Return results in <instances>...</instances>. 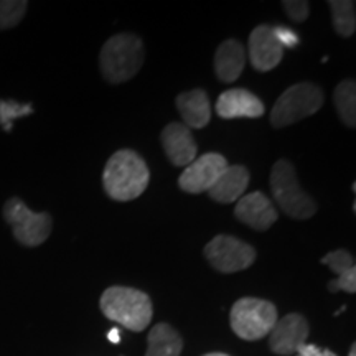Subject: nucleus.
I'll return each mask as SVG.
<instances>
[{
    "label": "nucleus",
    "instance_id": "obj_7",
    "mask_svg": "<svg viewBox=\"0 0 356 356\" xmlns=\"http://www.w3.org/2000/svg\"><path fill=\"white\" fill-rule=\"evenodd\" d=\"M3 220L12 226L13 238L22 246L37 248L50 238L53 220L48 213H35L19 197L8 198L2 210Z\"/></svg>",
    "mask_w": 356,
    "mask_h": 356
},
{
    "label": "nucleus",
    "instance_id": "obj_8",
    "mask_svg": "<svg viewBox=\"0 0 356 356\" xmlns=\"http://www.w3.org/2000/svg\"><path fill=\"white\" fill-rule=\"evenodd\" d=\"M204 257L218 273L233 274L248 269L256 261L254 248L228 234H218L204 246Z\"/></svg>",
    "mask_w": 356,
    "mask_h": 356
},
{
    "label": "nucleus",
    "instance_id": "obj_9",
    "mask_svg": "<svg viewBox=\"0 0 356 356\" xmlns=\"http://www.w3.org/2000/svg\"><path fill=\"white\" fill-rule=\"evenodd\" d=\"M226 167H228V160L221 154H204L185 168L178 178V186L191 195L203 193L215 185V181L225 172Z\"/></svg>",
    "mask_w": 356,
    "mask_h": 356
},
{
    "label": "nucleus",
    "instance_id": "obj_3",
    "mask_svg": "<svg viewBox=\"0 0 356 356\" xmlns=\"http://www.w3.org/2000/svg\"><path fill=\"white\" fill-rule=\"evenodd\" d=\"M144 43L132 33H119L104 43L99 53L102 76L111 84H119L136 76L144 65Z\"/></svg>",
    "mask_w": 356,
    "mask_h": 356
},
{
    "label": "nucleus",
    "instance_id": "obj_29",
    "mask_svg": "<svg viewBox=\"0 0 356 356\" xmlns=\"http://www.w3.org/2000/svg\"><path fill=\"white\" fill-rule=\"evenodd\" d=\"M348 356H356V345L353 343L351 345V348H350V355Z\"/></svg>",
    "mask_w": 356,
    "mask_h": 356
},
{
    "label": "nucleus",
    "instance_id": "obj_6",
    "mask_svg": "<svg viewBox=\"0 0 356 356\" xmlns=\"http://www.w3.org/2000/svg\"><path fill=\"white\" fill-rule=\"evenodd\" d=\"M233 332L246 341H256L267 337L277 322V309L270 302L244 297L233 305L229 314Z\"/></svg>",
    "mask_w": 356,
    "mask_h": 356
},
{
    "label": "nucleus",
    "instance_id": "obj_26",
    "mask_svg": "<svg viewBox=\"0 0 356 356\" xmlns=\"http://www.w3.org/2000/svg\"><path fill=\"white\" fill-rule=\"evenodd\" d=\"M273 33L277 38V42L282 44V48H296L300 43L299 35L287 26H273Z\"/></svg>",
    "mask_w": 356,
    "mask_h": 356
},
{
    "label": "nucleus",
    "instance_id": "obj_21",
    "mask_svg": "<svg viewBox=\"0 0 356 356\" xmlns=\"http://www.w3.org/2000/svg\"><path fill=\"white\" fill-rule=\"evenodd\" d=\"M29 2L25 0H0V30L17 26L24 19Z\"/></svg>",
    "mask_w": 356,
    "mask_h": 356
},
{
    "label": "nucleus",
    "instance_id": "obj_23",
    "mask_svg": "<svg viewBox=\"0 0 356 356\" xmlns=\"http://www.w3.org/2000/svg\"><path fill=\"white\" fill-rule=\"evenodd\" d=\"M320 262L330 267V270L333 274H337V277L355 267V257L346 249H337V251L328 252Z\"/></svg>",
    "mask_w": 356,
    "mask_h": 356
},
{
    "label": "nucleus",
    "instance_id": "obj_16",
    "mask_svg": "<svg viewBox=\"0 0 356 356\" xmlns=\"http://www.w3.org/2000/svg\"><path fill=\"white\" fill-rule=\"evenodd\" d=\"M249 185V172L243 165H228L215 185L208 190L210 197L218 203H234L243 197Z\"/></svg>",
    "mask_w": 356,
    "mask_h": 356
},
{
    "label": "nucleus",
    "instance_id": "obj_27",
    "mask_svg": "<svg viewBox=\"0 0 356 356\" xmlns=\"http://www.w3.org/2000/svg\"><path fill=\"white\" fill-rule=\"evenodd\" d=\"M297 356H327V348L322 350L317 345H307L304 343L297 350Z\"/></svg>",
    "mask_w": 356,
    "mask_h": 356
},
{
    "label": "nucleus",
    "instance_id": "obj_13",
    "mask_svg": "<svg viewBox=\"0 0 356 356\" xmlns=\"http://www.w3.org/2000/svg\"><path fill=\"white\" fill-rule=\"evenodd\" d=\"M234 216L256 231H266L277 221L274 204L262 191L243 195L234 208Z\"/></svg>",
    "mask_w": 356,
    "mask_h": 356
},
{
    "label": "nucleus",
    "instance_id": "obj_28",
    "mask_svg": "<svg viewBox=\"0 0 356 356\" xmlns=\"http://www.w3.org/2000/svg\"><path fill=\"white\" fill-rule=\"evenodd\" d=\"M108 338L111 343H119V341H121V332H119V328H113V330L108 333Z\"/></svg>",
    "mask_w": 356,
    "mask_h": 356
},
{
    "label": "nucleus",
    "instance_id": "obj_25",
    "mask_svg": "<svg viewBox=\"0 0 356 356\" xmlns=\"http://www.w3.org/2000/svg\"><path fill=\"white\" fill-rule=\"evenodd\" d=\"M328 291L330 292H348L355 293L356 292V267L353 269L346 270L345 274L338 275L337 279H333L328 282Z\"/></svg>",
    "mask_w": 356,
    "mask_h": 356
},
{
    "label": "nucleus",
    "instance_id": "obj_15",
    "mask_svg": "<svg viewBox=\"0 0 356 356\" xmlns=\"http://www.w3.org/2000/svg\"><path fill=\"white\" fill-rule=\"evenodd\" d=\"M177 109L190 129H203L211 119V106L203 89H191L177 96Z\"/></svg>",
    "mask_w": 356,
    "mask_h": 356
},
{
    "label": "nucleus",
    "instance_id": "obj_19",
    "mask_svg": "<svg viewBox=\"0 0 356 356\" xmlns=\"http://www.w3.org/2000/svg\"><path fill=\"white\" fill-rule=\"evenodd\" d=\"M337 113L346 127L355 129L356 126V83L353 79H345L338 84L333 92Z\"/></svg>",
    "mask_w": 356,
    "mask_h": 356
},
{
    "label": "nucleus",
    "instance_id": "obj_17",
    "mask_svg": "<svg viewBox=\"0 0 356 356\" xmlns=\"http://www.w3.org/2000/svg\"><path fill=\"white\" fill-rule=\"evenodd\" d=\"M246 65L244 47L238 40H226L215 53V73L222 83H234Z\"/></svg>",
    "mask_w": 356,
    "mask_h": 356
},
{
    "label": "nucleus",
    "instance_id": "obj_30",
    "mask_svg": "<svg viewBox=\"0 0 356 356\" xmlns=\"http://www.w3.org/2000/svg\"><path fill=\"white\" fill-rule=\"evenodd\" d=\"M204 356H229V355H225V353H208Z\"/></svg>",
    "mask_w": 356,
    "mask_h": 356
},
{
    "label": "nucleus",
    "instance_id": "obj_5",
    "mask_svg": "<svg viewBox=\"0 0 356 356\" xmlns=\"http://www.w3.org/2000/svg\"><path fill=\"white\" fill-rule=\"evenodd\" d=\"M323 104V92L314 83H297L287 88L270 111V124L275 129L292 126L293 122L310 118Z\"/></svg>",
    "mask_w": 356,
    "mask_h": 356
},
{
    "label": "nucleus",
    "instance_id": "obj_12",
    "mask_svg": "<svg viewBox=\"0 0 356 356\" xmlns=\"http://www.w3.org/2000/svg\"><path fill=\"white\" fill-rule=\"evenodd\" d=\"M284 55L282 44L274 37L273 26L259 25L249 35V60L252 68L266 73L280 63Z\"/></svg>",
    "mask_w": 356,
    "mask_h": 356
},
{
    "label": "nucleus",
    "instance_id": "obj_1",
    "mask_svg": "<svg viewBox=\"0 0 356 356\" xmlns=\"http://www.w3.org/2000/svg\"><path fill=\"white\" fill-rule=\"evenodd\" d=\"M150 172L145 160L134 150H118L108 160L102 173V185L109 198L131 202L139 198L149 186Z\"/></svg>",
    "mask_w": 356,
    "mask_h": 356
},
{
    "label": "nucleus",
    "instance_id": "obj_10",
    "mask_svg": "<svg viewBox=\"0 0 356 356\" xmlns=\"http://www.w3.org/2000/svg\"><path fill=\"white\" fill-rule=\"evenodd\" d=\"M309 333L310 327L304 315L289 314L275 322L269 333V346L275 355H293L305 343Z\"/></svg>",
    "mask_w": 356,
    "mask_h": 356
},
{
    "label": "nucleus",
    "instance_id": "obj_22",
    "mask_svg": "<svg viewBox=\"0 0 356 356\" xmlns=\"http://www.w3.org/2000/svg\"><path fill=\"white\" fill-rule=\"evenodd\" d=\"M32 113V104H20V102L12 99H0V126L6 132L12 131V124L15 119Z\"/></svg>",
    "mask_w": 356,
    "mask_h": 356
},
{
    "label": "nucleus",
    "instance_id": "obj_18",
    "mask_svg": "<svg viewBox=\"0 0 356 356\" xmlns=\"http://www.w3.org/2000/svg\"><path fill=\"white\" fill-rule=\"evenodd\" d=\"M145 356H180L184 341L168 323H157L147 338Z\"/></svg>",
    "mask_w": 356,
    "mask_h": 356
},
{
    "label": "nucleus",
    "instance_id": "obj_11",
    "mask_svg": "<svg viewBox=\"0 0 356 356\" xmlns=\"http://www.w3.org/2000/svg\"><path fill=\"white\" fill-rule=\"evenodd\" d=\"M163 152L173 167H188L197 157V142L185 124L170 122L160 134Z\"/></svg>",
    "mask_w": 356,
    "mask_h": 356
},
{
    "label": "nucleus",
    "instance_id": "obj_2",
    "mask_svg": "<svg viewBox=\"0 0 356 356\" xmlns=\"http://www.w3.org/2000/svg\"><path fill=\"white\" fill-rule=\"evenodd\" d=\"M101 310L111 322L131 332H142L152 322V300L145 292L132 287L114 286L101 297Z\"/></svg>",
    "mask_w": 356,
    "mask_h": 356
},
{
    "label": "nucleus",
    "instance_id": "obj_4",
    "mask_svg": "<svg viewBox=\"0 0 356 356\" xmlns=\"http://www.w3.org/2000/svg\"><path fill=\"white\" fill-rule=\"evenodd\" d=\"M270 191L282 211L293 220H309L317 213V203L299 184L296 168L289 160H277L270 170Z\"/></svg>",
    "mask_w": 356,
    "mask_h": 356
},
{
    "label": "nucleus",
    "instance_id": "obj_20",
    "mask_svg": "<svg viewBox=\"0 0 356 356\" xmlns=\"http://www.w3.org/2000/svg\"><path fill=\"white\" fill-rule=\"evenodd\" d=\"M332 20L335 32L343 38H350L356 30V15L353 0H330Z\"/></svg>",
    "mask_w": 356,
    "mask_h": 356
},
{
    "label": "nucleus",
    "instance_id": "obj_24",
    "mask_svg": "<svg viewBox=\"0 0 356 356\" xmlns=\"http://www.w3.org/2000/svg\"><path fill=\"white\" fill-rule=\"evenodd\" d=\"M282 7L289 19L296 22V24H302V22L309 19L310 3L305 2V0H286V2H282Z\"/></svg>",
    "mask_w": 356,
    "mask_h": 356
},
{
    "label": "nucleus",
    "instance_id": "obj_14",
    "mask_svg": "<svg viewBox=\"0 0 356 356\" xmlns=\"http://www.w3.org/2000/svg\"><path fill=\"white\" fill-rule=\"evenodd\" d=\"M216 113L222 119H257L264 115L266 108L259 97L248 89H228L218 97Z\"/></svg>",
    "mask_w": 356,
    "mask_h": 356
}]
</instances>
